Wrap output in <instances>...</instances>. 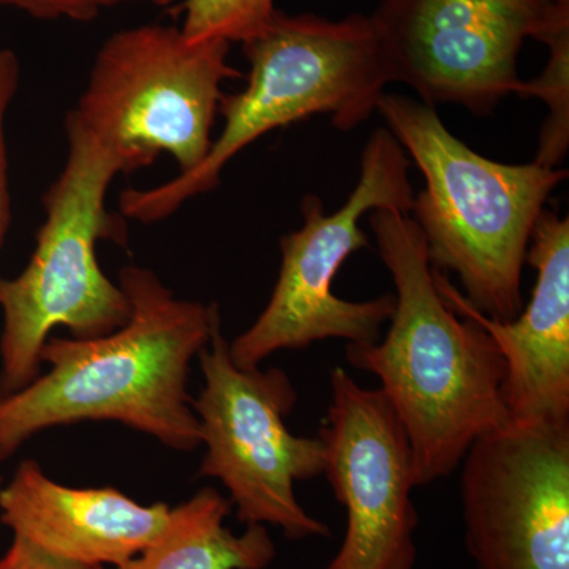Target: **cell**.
<instances>
[{
  "instance_id": "ba28073f",
  "label": "cell",
  "mask_w": 569,
  "mask_h": 569,
  "mask_svg": "<svg viewBox=\"0 0 569 569\" xmlns=\"http://www.w3.org/2000/svg\"><path fill=\"white\" fill-rule=\"evenodd\" d=\"M203 388L193 400L206 452L200 477L216 478L230 493L239 522L272 526L290 539L328 538L331 530L296 497V485L325 471L320 438L295 436L284 419L298 395L280 369H241L216 331L198 355Z\"/></svg>"
},
{
  "instance_id": "7a4b0ae2",
  "label": "cell",
  "mask_w": 569,
  "mask_h": 569,
  "mask_svg": "<svg viewBox=\"0 0 569 569\" xmlns=\"http://www.w3.org/2000/svg\"><path fill=\"white\" fill-rule=\"evenodd\" d=\"M369 223L396 306L385 339L348 343L347 361L380 380L410 441L417 485L426 486L455 473L479 437L507 425V365L489 332L438 291L413 217L377 209Z\"/></svg>"
},
{
  "instance_id": "44dd1931",
  "label": "cell",
  "mask_w": 569,
  "mask_h": 569,
  "mask_svg": "<svg viewBox=\"0 0 569 569\" xmlns=\"http://www.w3.org/2000/svg\"><path fill=\"white\" fill-rule=\"evenodd\" d=\"M3 488V479H2V475H0V490H2Z\"/></svg>"
},
{
  "instance_id": "6da1fadb",
  "label": "cell",
  "mask_w": 569,
  "mask_h": 569,
  "mask_svg": "<svg viewBox=\"0 0 569 569\" xmlns=\"http://www.w3.org/2000/svg\"><path fill=\"white\" fill-rule=\"evenodd\" d=\"M119 284L132 312L93 339L50 337L28 387L0 396V460L37 433L82 421H114L176 451L201 445L187 392L193 358L220 329L219 306L176 298L151 269L126 266Z\"/></svg>"
},
{
  "instance_id": "9c48e42d",
  "label": "cell",
  "mask_w": 569,
  "mask_h": 569,
  "mask_svg": "<svg viewBox=\"0 0 569 569\" xmlns=\"http://www.w3.org/2000/svg\"><path fill=\"white\" fill-rule=\"evenodd\" d=\"M569 13V0H381L376 24L391 82L430 104L490 114L518 93L526 39Z\"/></svg>"
},
{
  "instance_id": "2e32d148",
  "label": "cell",
  "mask_w": 569,
  "mask_h": 569,
  "mask_svg": "<svg viewBox=\"0 0 569 569\" xmlns=\"http://www.w3.org/2000/svg\"><path fill=\"white\" fill-rule=\"evenodd\" d=\"M274 0H186L181 26L190 41H246L276 13Z\"/></svg>"
},
{
  "instance_id": "ffe728a7",
  "label": "cell",
  "mask_w": 569,
  "mask_h": 569,
  "mask_svg": "<svg viewBox=\"0 0 569 569\" xmlns=\"http://www.w3.org/2000/svg\"><path fill=\"white\" fill-rule=\"evenodd\" d=\"M122 2H149L153 3V6L167 7L171 6V3H174L176 0H102L103 9H107V7L116 6V3Z\"/></svg>"
},
{
  "instance_id": "5bb4252c",
  "label": "cell",
  "mask_w": 569,
  "mask_h": 569,
  "mask_svg": "<svg viewBox=\"0 0 569 569\" xmlns=\"http://www.w3.org/2000/svg\"><path fill=\"white\" fill-rule=\"evenodd\" d=\"M231 501L219 490H198L170 509L156 541L118 569H266L274 561L276 545L264 526L234 533L224 526Z\"/></svg>"
},
{
  "instance_id": "52a82bcc",
  "label": "cell",
  "mask_w": 569,
  "mask_h": 569,
  "mask_svg": "<svg viewBox=\"0 0 569 569\" xmlns=\"http://www.w3.org/2000/svg\"><path fill=\"white\" fill-rule=\"evenodd\" d=\"M410 160L395 134L380 127L367 141L361 174L342 208L325 211L323 201L307 194L305 224L280 239L279 277L263 312L247 331L228 342L241 369L260 367L280 350H301L328 339L373 343L395 312V295L353 302L337 298L332 284L348 258L369 246L361 228L377 209L411 213L415 203Z\"/></svg>"
},
{
  "instance_id": "7c38bea8",
  "label": "cell",
  "mask_w": 569,
  "mask_h": 569,
  "mask_svg": "<svg viewBox=\"0 0 569 569\" xmlns=\"http://www.w3.org/2000/svg\"><path fill=\"white\" fill-rule=\"evenodd\" d=\"M527 263L537 271L529 305L515 320L477 312L436 269L438 291L459 316L492 337L507 365L509 421H569V219L546 208L531 233Z\"/></svg>"
},
{
  "instance_id": "e0dca14e",
  "label": "cell",
  "mask_w": 569,
  "mask_h": 569,
  "mask_svg": "<svg viewBox=\"0 0 569 569\" xmlns=\"http://www.w3.org/2000/svg\"><path fill=\"white\" fill-rule=\"evenodd\" d=\"M21 80V63L17 52L0 48V252L6 242L11 222V198L9 183V157H7L6 119L7 112ZM3 277L0 276V280Z\"/></svg>"
},
{
  "instance_id": "d6986e66",
  "label": "cell",
  "mask_w": 569,
  "mask_h": 569,
  "mask_svg": "<svg viewBox=\"0 0 569 569\" xmlns=\"http://www.w3.org/2000/svg\"><path fill=\"white\" fill-rule=\"evenodd\" d=\"M0 569H104L91 565L74 563L50 556L24 539L13 537L10 548L0 557Z\"/></svg>"
},
{
  "instance_id": "30bf717a",
  "label": "cell",
  "mask_w": 569,
  "mask_h": 569,
  "mask_svg": "<svg viewBox=\"0 0 569 569\" xmlns=\"http://www.w3.org/2000/svg\"><path fill=\"white\" fill-rule=\"evenodd\" d=\"M459 468L477 569H569V421H508Z\"/></svg>"
},
{
  "instance_id": "4fadbf2b",
  "label": "cell",
  "mask_w": 569,
  "mask_h": 569,
  "mask_svg": "<svg viewBox=\"0 0 569 569\" xmlns=\"http://www.w3.org/2000/svg\"><path fill=\"white\" fill-rule=\"evenodd\" d=\"M164 503L141 505L112 488H69L22 460L0 490V519L13 537L74 563L121 567L162 533Z\"/></svg>"
},
{
  "instance_id": "8fae6325",
  "label": "cell",
  "mask_w": 569,
  "mask_h": 569,
  "mask_svg": "<svg viewBox=\"0 0 569 569\" xmlns=\"http://www.w3.org/2000/svg\"><path fill=\"white\" fill-rule=\"evenodd\" d=\"M318 438L323 473L347 511L346 537L325 569H415L413 452L387 397L335 367Z\"/></svg>"
},
{
  "instance_id": "8992f818",
  "label": "cell",
  "mask_w": 569,
  "mask_h": 569,
  "mask_svg": "<svg viewBox=\"0 0 569 569\" xmlns=\"http://www.w3.org/2000/svg\"><path fill=\"white\" fill-rule=\"evenodd\" d=\"M230 44L187 40L174 26L112 33L66 122L107 148L122 173L151 167L162 153L179 174L190 173L211 149L223 82L242 77L228 63Z\"/></svg>"
},
{
  "instance_id": "277c9868",
  "label": "cell",
  "mask_w": 569,
  "mask_h": 569,
  "mask_svg": "<svg viewBox=\"0 0 569 569\" xmlns=\"http://www.w3.org/2000/svg\"><path fill=\"white\" fill-rule=\"evenodd\" d=\"M250 63L244 91L223 93V129L200 167L152 189L121 194V212L142 223L159 222L190 198L211 192L223 168L247 146L280 127L329 114L340 130L367 121L391 82L383 44L372 18L340 21L276 10L242 41Z\"/></svg>"
},
{
  "instance_id": "5b68a950",
  "label": "cell",
  "mask_w": 569,
  "mask_h": 569,
  "mask_svg": "<svg viewBox=\"0 0 569 569\" xmlns=\"http://www.w3.org/2000/svg\"><path fill=\"white\" fill-rule=\"evenodd\" d=\"M66 163L43 194L44 222L24 271L0 280V396L40 373L41 350L58 326L74 339L110 335L129 321L121 284L97 260L100 241H127L126 224L107 209L121 163L107 148L66 122Z\"/></svg>"
},
{
  "instance_id": "ac0fdd59",
  "label": "cell",
  "mask_w": 569,
  "mask_h": 569,
  "mask_svg": "<svg viewBox=\"0 0 569 569\" xmlns=\"http://www.w3.org/2000/svg\"><path fill=\"white\" fill-rule=\"evenodd\" d=\"M0 7L20 10L37 20L88 22L103 9L102 0H0Z\"/></svg>"
},
{
  "instance_id": "3957f363",
  "label": "cell",
  "mask_w": 569,
  "mask_h": 569,
  "mask_svg": "<svg viewBox=\"0 0 569 569\" xmlns=\"http://www.w3.org/2000/svg\"><path fill=\"white\" fill-rule=\"evenodd\" d=\"M377 111L425 178L411 212L430 264L455 272L462 298L481 316L515 320L535 223L568 171L486 159L422 100L385 92Z\"/></svg>"
},
{
  "instance_id": "9a60e30c",
  "label": "cell",
  "mask_w": 569,
  "mask_h": 569,
  "mask_svg": "<svg viewBox=\"0 0 569 569\" xmlns=\"http://www.w3.org/2000/svg\"><path fill=\"white\" fill-rule=\"evenodd\" d=\"M538 41L549 47L548 66L537 80L520 82L518 96L538 97L548 104L535 162L559 168L569 146V14L553 22Z\"/></svg>"
}]
</instances>
